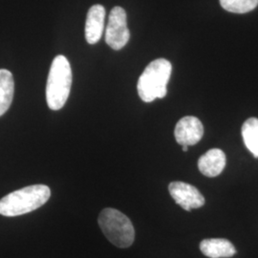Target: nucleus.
Segmentation results:
<instances>
[{
	"label": "nucleus",
	"mask_w": 258,
	"mask_h": 258,
	"mask_svg": "<svg viewBox=\"0 0 258 258\" xmlns=\"http://www.w3.org/2000/svg\"><path fill=\"white\" fill-rule=\"evenodd\" d=\"M51 190L45 184H34L13 191L0 199V214L15 217L34 212L50 199Z\"/></svg>",
	"instance_id": "f257e3e1"
},
{
	"label": "nucleus",
	"mask_w": 258,
	"mask_h": 258,
	"mask_svg": "<svg viewBox=\"0 0 258 258\" xmlns=\"http://www.w3.org/2000/svg\"><path fill=\"white\" fill-rule=\"evenodd\" d=\"M72 85V70L64 55H56L50 68L46 86L47 104L52 110L64 106Z\"/></svg>",
	"instance_id": "f03ea898"
},
{
	"label": "nucleus",
	"mask_w": 258,
	"mask_h": 258,
	"mask_svg": "<svg viewBox=\"0 0 258 258\" xmlns=\"http://www.w3.org/2000/svg\"><path fill=\"white\" fill-rule=\"evenodd\" d=\"M172 65L165 58H158L150 62L139 79V96L145 102L166 97V85L171 76Z\"/></svg>",
	"instance_id": "7ed1b4c3"
},
{
	"label": "nucleus",
	"mask_w": 258,
	"mask_h": 258,
	"mask_svg": "<svg viewBox=\"0 0 258 258\" xmlns=\"http://www.w3.org/2000/svg\"><path fill=\"white\" fill-rule=\"evenodd\" d=\"M99 226L108 241L118 248L130 247L135 239V230L128 217L115 209H104L99 215Z\"/></svg>",
	"instance_id": "20e7f679"
},
{
	"label": "nucleus",
	"mask_w": 258,
	"mask_h": 258,
	"mask_svg": "<svg viewBox=\"0 0 258 258\" xmlns=\"http://www.w3.org/2000/svg\"><path fill=\"white\" fill-rule=\"evenodd\" d=\"M129 37L126 13L121 7H114L105 30V41L113 50H120L127 44Z\"/></svg>",
	"instance_id": "39448f33"
},
{
	"label": "nucleus",
	"mask_w": 258,
	"mask_h": 258,
	"mask_svg": "<svg viewBox=\"0 0 258 258\" xmlns=\"http://www.w3.org/2000/svg\"><path fill=\"white\" fill-rule=\"evenodd\" d=\"M168 190L177 205L186 212L199 209L205 205V198L201 192L191 184L184 182H172L168 185Z\"/></svg>",
	"instance_id": "423d86ee"
},
{
	"label": "nucleus",
	"mask_w": 258,
	"mask_h": 258,
	"mask_svg": "<svg viewBox=\"0 0 258 258\" xmlns=\"http://www.w3.org/2000/svg\"><path fill=\"white\" fill-rule=\"evenodd\" d=\"M204 127L199 119L192 116L182 118L176 124L174 136L181 146H194L203 138Z\"/></svg>",
	"instance_id": "0eeeda50"
},
{
	"label": "nucleus",
	"mask_w": 258,
	"mask_h": 258,
	"mask_svg": "<svg viewBox=\"0 0 258 258\" xmlns=\"http://www.w3.org/2000/svg\"><path fill=\"white\" fill-rule=\"evenodd\" d=\"M105 9L102 5L96 4L87 14L85 23V38L89 44H96L102 37L104 29Z\"/></svg>",
	"instance_id": "6e6552de"
},
{
	"label": "nucleus",
	"mask_w": 258,
	"mask_h": 258,
	"mask_svg": "<svg viewBox=\"0 0 258 258\" xmlns=\"http://www.w3.org/2000/svg\"><path fill=\"white\" fill-rule=\"evenodd\" d=\"M226 166V155L218 148L210 149L198 161L200 172L207 177H216L221 174Z\"/></svg>",
	"instance_id": "1a4fd4ad"
},
{
	"label": "nucleus",
	"mask_w": 258,
	"mask_h": 258,
	"mask_svg": "<svg viewBox=\"0 0 258 258\" xmlns=\"http://www.w3.org/2000/svg\"><path fill=\"white\" fill-rule=\"evenodd\" d=\"M204 255L210 258H229L236 253V249L229 240L223 238L205 239L200 243Z\"/></svg>",
	"instance_id": "9d476101"
},
{
	"label": "nucleus",
	"mask_w": 258,
	"mask_h": 258,
	"mask_svg": "<svg viewBox=\"0 0 258 258\" xmlns=\"http://www.w3.org/2000/svg\"><path fill=\"white\" fill-rule=\"evenodd\" d=\"M15 91V82L12 73L6 69H0V117L11 106Z\"/></svg>",
	"instance_id": "9b49d317"
},
{
	"label": "nucleus",
	"mask_w": 258,
	"mask_h": 258,
	"mask_svg": "<svg viewBox=\"0 0 258 258\" xmlns=\"http://www.w3.org/2000/svg\"><path fill=\"white\" fill-rule=\"evenodd\" d=\"M242 137L245 146L258 158V119L249 118L242 125Z\"/></svg>",
	"instance_id": "f8f14e48"
},
{
	"label": "nucleus",
	"mask_w": 258,
	"mask_h": 258,
	"mask_svg": "<svg viewBox=\"0 0 258 258\" xmlns=\"http://www.w3.org/2000/svg\"><path fill=\"white\" fill-rule=\"evenodd\" d=\"M222 7L234 14H246L255 9L258 0H219Z\"/></svg>",
	"instance_id": "ddd939ff"
},
{
	"label": "nucleus",
	"mask_w": 258,
	"mask_h": 258,
	"mask_svg": "<svg viewBox=\"0 0 258 258\" xmlns=\"http://www.w3.org/2000/svg\"><path fill=\"white\" fill-rule=\"evenodd\" d=\"M182 147H183V151H184V152H186L188 147H187V146H182Z\"/></svg>",
	"instance_id": "4468645a"
}]
</instances>
